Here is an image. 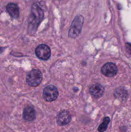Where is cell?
Returning <instances> with one entry per match:
<instances>
[{
    "mask_svg": "<svg viewBox=\"0 0 131 132\" xmlns=\"http://www.w3.org/2000/svg\"><path fill=\"white\" fill-rule=\"evenodd\" d=\"M44 16V13L42 9L37 5L33 4L32 6L31 15L29 21V32L31 34H34L36 32L39 24L41 23Z\"/></svg>",
    "mask_w": 131,
    "mask_h": 132,
    "instance_id": "1",
    "label": "cell"
},
{
    "mask_svg": "<svg viewBox=\"0 0 131 132\" xmlns=\"http://www.w3.org/2000/svg\"><path fill=\"white\" fill-rule=\"evenodd\" d=\"M83 21H84V18L82 15H77L74 18L71 24L69 32H68L69 37L71 38H75L79 36L82 30Z\"/></svg>",
    "mask_w": 131,
    "mask_h": 132,
    "instance_id": "2",
    "label": "cell"
},
{
    "mask_svg": "<svg viewBox=\"0 0 131 132\" xmlns=\"http://www.w3.org/2000/svg\"><path fill=\"white\" fill-rule=\"evenodd\" d=\"M26 82L29 86L35 87L39 85L42 80V75L39 70H32L26 76Z\"/></svg>",
    "mask_w": 131,
    "mask_h": 132,
    "instance_id": "3",
    "label": "cell"
},
{
    "mask_svg": "<svg viewBox=\"0 0 131 132\" xmlns=\"http://www.w3.org/2000/svg\"><path fill=\"white\" fill-rule=\"evenodd\" d=\"M59 92L57 88L53 85H48L43 90L42 97L47 102H52L57 99Z\"/></svg>",
    "mask_w": 131,
    "mask_h": 132,
    "instance_id": "4",
    "label": "cell"
},
{
    "mask_svg": "<svg viewBox=\"0 0 131 132\" xmlns=\"http://www.w3.org/2000/svg\"><path fill=\"white\" fill-rule=\"evenodd\" d=\"M35 54L39 59L42 60H48L51 55V50L48 46L44 44H42L36 48Z\"/></svg>",
    "mask_w": 131,
    "mask_h": 132,
    "instance_id": "5",
    "label": "cell"
},
{
    "mask_svg": "<svg viewBox=\"0 0 131 132\" xmlns=\"http://www.w3.org/2000/svg\"><path fill=\"white\" fill-rule=\"evenodd\" d=\"M101 72L103 75L107 77H114L117 74L118 68L116 65L113 63H107L104 64L101 68Z\"/></svg>",
    "mask_w": 131,
    "mask_h": 132,
    "instance_id": "6",
    "label": "cell"
},
{
    "mask_svg": "<svg viewBox=\"0 0 131 132\" xmlns=\"http://www.w3.org/2000/svg\"><path fill=\"white\" fill-rule=\"evenodd\" d=\"M71 119V118L69 112L65 110L60 111L57 117V122L58 125L60 126H64V125H68L70 122Z\"/></svg>",
    "mask_w": 131,
    "mask_h": 132,
    "instance_id": "7",
    "label": "cell"
},
{
    "mask_svg": "<svg viewBox=\"0 0 131 132\" xmlns=\"http://www.w3.org/2000/svg\"><path fill=\"white\" fill-rule=\"evenodd\" d=\"M89 92L93 97H95V99H99L104 94V88L100 84H95L91 86Z\"/></svg>",
    "mask_w": 131,
    "mask_h": 132,
    "instance_id": "8",
    "label": "cell"
},
{
    "mask_svg": "<svg viewBox=\"0 0 131 132\" xmlns=\"http://www.w3.org/2000/svg\"><path fill=\"white\" fill-rule=\"evenodd\" d=\"M23 117L27 121H32L35 118V112L31 106H27L23 110Z\"/></svg>",
    "mask_w": 131,
    "mask_h": 132,
    "instance_id": "9",
    "label": "cell"
},
{
    "mask_svg": "<svg viewBox=\"0 0 131 132\" xmlns=\"http://www.w3.org/2000/svg\"><path fill=\"white\" fill-rule=\"evenodd\" d=\"M6 10L9 15L14 19H17L19 16V9L17 5L15 3H9L6 5Z\"/></svg>",
    "mask_w": 131,
    "mask_h": 132,
    "instance_id": "10",
    "label": "cell"
},
{
    "mask_svg": "<svg viewBox=\"0 0 131 132\" xmlns=\"http://www.w3.org/2000/svg\"><path fill=\"white\" fill-rule=\"evenodd\" d=\"M109 122H110V119L109 117H105L103 120V122L101 125L99 126L98 130L100 132H104L107 130V128L108 125H109Z\"/></svg>",
    "mask_w": 131,
    "mask_h": 132,
    "instance_id": "11",
    "label": "cell"
},
{
    "mask_svg": "<svg viewBox=\"0 0 131 132\" xmlns=\"http://www.w3.org/2000/svg\"><path fill=\"white\" fill-rule=\"evenodd\" d=\"M126 95H127L126 91L123 88H121L117 89L115 92H114V96L116 98L125 97H126Z\"/></svg>",
    "mask_w": 131,
    "mask_h": 132,
    "instance_id": "12",
    "label": "cell"
},
{
    "mask_svg": "<svg viewBox=\"0 0 131 132\" xmlns=\"http://www.w3.org/2000/svg\"><path fill=\"white\" fill-rule=\"evenodd\" d=\"M125 48L127 52L129 54H131V44L130 43H126L125 44Z\"/></svg>",
    "mask_w": 131,
    "mask_h": 132,
    "instance_id": "13",
    "label": "cell"
}]
</instances>
